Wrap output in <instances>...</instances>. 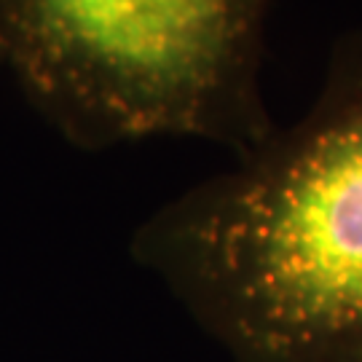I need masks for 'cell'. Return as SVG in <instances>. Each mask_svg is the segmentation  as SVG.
<instances>
[{
    "mask_svg": "<svg viewBox=\"0 0 362 362\" xmlns=\"http://www.w3.org/2000/svg\"><path fill=\"white\" fill-rule=\"evenodd\" d=\"M129 255L231 362H362V27L296 124L153 209Z\"/></svg>",
    "mask_w": 362,
    "mask_h": 362,
    "instance_id": "cell-1",
    "label": "cell"
},
{
    "mask_svg": "<svg viewBox=\"0 0 362 362\" xmlns=\"http://www.w3.org/2000/svg\"><path fill=\"white\" fill-rule=\"evenodd\" d=\"M276 0H0V65L73 148L196 137L242 158L279 127L263 97Z\"/></svg>",
    "mask_w": 362,
    "mask_h": 362,
    "instance_id": "cell-2",
    "label": "cell"
}]
</instances>
